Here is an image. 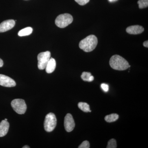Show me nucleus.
<instances>
[{"instance_id":"f257e3e1","label":"nucleus","mask_w":148,"mask_h":148,"mask_svg":"<svg viewBox=\"0 0 148 148\" xmlns=\"http://www.w3.org/2000/svg\"><path fill=\"white\" fill-rule=\"evenodd\" d=\"M110 65L112 69L117 71H124L130 67L127 60L118 55H114L111 57Z\"/></svg>"},{"instance_id":"f03ea898","label":"nucleus","mask_w":148,"mask_h":148,"mask_svg":"<svg viewBox=\"0 0 148 148\" xmlns=\"http://www.w3.org/2000/svg\"><path fill=\"white\" fill-rule=\"evenodd\" d=\"M97 37L93 35H90L82 40L79 43V47L85 52H90L94 50L98 44Z\"/></svg>"},{"instance_id":"7ed1b4c3","label":"nucleus","mask_w":148,"mask_h":148,"mask_svg":"<svg viewBox=\"0 0 148 148\" xmlns=\"http://www.w3.org/2000/svg\"><path fill=\"white\" fill-rule=\"evenodd\" d=\"M73 20V16L68 13L58 15L55 20V24L60 28H65L71 24Z\"/></svg>"},{"instance_id":"20e7f679","label":"nucleus","mask_w":148,"mask_h":148,"mask_svg":"<svg viewBox=\"0 0 148 148\" xmlns=\"http://www.w3.org/2000/svg\"><path fill=\"white\" fill-rule=\"evenodd\" d=\"M57 124V119L55 115L52 113H49L46 116L44 125L46 131L51 132L53 131Z\"/></svg>"},{"instance_id":"39448f33","label":"nucleus","mask_w":148,"mask_h":148,"mask_svg":"<svg viewBox=\"0 0 148 148\" xmlns=\"http://www.w3.org/2000/svg\"><path fill=\"white\" fill-rule=\"evenodd\" d=\"M11 105L14 110L19 114H24L27 110V105L23 99H14L12 101Z\"/></svg>"},{"instance_id":"423d86ee","label":"nucleus","mask_w":148,"mask_h":148,"mask_svg":"<svg viewBox=\"0 0 148 148\" xmlns=\"http://www.w3.org/2000/svg\"><path fill=\"white\" fill-rule=\"evenodd\" d=\"M51 57L50 51L41 52L38 56V68L41 70L45 69L48 62Z\"/></svg>"},{"instance_id":"0eeeda50","label":"nucleus","mask_w":148,"mask_h":148,"mask_svg":"<svg viewBox=\"0 0 148 148\" xmlns=\"http://www.w3.org/2000/svg\"><path fill=\"white\" fill-rule=\"evenodd\" d=\"M64 125L67 132H71L73 130L75 127V123L73 117L71 114H66L64 119Z\"/></svg>"},{"instance_id":"6e6552de","label":"nucleus","mask_w":148,"mask_h":148,"mask_svg":"<svg viewBox=\"0 0 148 148\" xmlns=\"http://www.w3.org/2000/svg\"><path fill=\"white\" fill-rule=\"evenodd\" d=\"M15 82L5 75L0 74V85L7 87H14L16 86Z\"/></svg>"},{"instance_id":"1a4fd4ad","label":"nucleus","mask_w":148,"mask_h":148,"mask_svg":"<svg viewBox=\"0 0 148 148\" xmlns=\"http://www.w3.org/2000/svg\"><path fill=\"white\" fill-rule=\"evenodd\" d=\"M15 21L13 19H9L3 21L0 24V33L8 31L14 27Z\"/></svg>"},{"instance_id":"9d476101","label":"nucleus","mask_w":148,"mask_h":148,"mask_svg":"<svg viewBox=\"0 0 148 148\" xmlns=\"http://www.w3.org/2000/svg\"><path fill=\"white\" fill-rule=\"evenodd\" d=\"M126 31L130 34H139L144 32V29L142 26L140 25H134L127 27Z\"/></svg>"},{"instance_id":"9b49d317","label":"nucleus","mask_w":148,"mask_h":148,"mask_svg":"<svg viewBox=\"0 0 148 148\" xmlns=\"http://www.w3.org/2000/svg\"><path fill=\"white\" fill-rule=\"evenodd\" d=\"M9 123L7 121H2L0 123V137H3L7 135L9 128Z\"/></svg>"},{"instance_id":"f8f14e48","label":"nucleus","mask_w":148,"mask_h":148,"mask_svg":"<svg viewBox=\"0 0 148 148\" xmlns=\"http://www.w3.org/2000/svg\"><path fill=\"white\" fill-rule=\"evenodd\" d=\"M56 67V62L54 58H51L46 66V71L47 73H51L54 71Z\"/></svg>"},{"instance_id":"ddd939ff","label":"nucleus","mask_w":148,"mask_h":148,"mask_svg":"<svg viewBox=\"0 0 148 148\" xmlns=\"http://www.w3.org/2000/svg\"><path fill=\"white\" fill-rule=\"evenodd\" d=\"M33 29L32 27H28L21 29L18 32V35L19 36H25L31 35L33 32Z\"/></svg>"},{"instance_id":"4468645a","label":"nucleus","mask_w":148,"mask_h":148,"mask_svg":"<svg viewBox=\"0 0 148 148\" xmlns=\"http://www.w3.org/2000/svg\"><path fill=\"white\" fill-rule=\"evenodd\" d=\"M119 116L116 114H112L106 116L105 118V120L107 122L112 123L116 121L118 119Z\"/></svg>"},{"instance_id":"2eb2a0df","label":"nucleus","mask_w":148,"mask_h":148,"mask_svg":"<svg viewBox=\"0 0 148 148\" xmlns=\"http://www.w3.org/2000/svg\"><path fill=\"white\" fill-rule=\"evenodd\" d=\"M78 106L79 108L81 110L85 112H91L89 105L87 103H84V102H80L78 104Z\"/></svg>"},{"instance_id":"dca6fc26","label":"nucleus","mask_w":148,"mask_h":148,"mask_svg":"<svg viewBox=\"0 0 148 148\" xmlns=\"http://www.w3.org/2000/svg\"><path fill=\"white\" fill-rule=\"evenodd\" d=\"M91 75V73L89 72H84L82 73V75L81 77L83 80L86 82H90V77Z\"/></svg>"},{"instance_id":"f3484780","label":"nucleus","mask_w":148,"mask_h":148,"mask_svg":"<svg viewBox=\"0 0 148 148\" xmlns=\"http://www.w3.org/2000/svg\"><path fill=\"white\" fill-rule=\"evenodd\" d=\"M138 3L140 9L145 8L148 6V0H139Z\"/></svg>"},{"instance_id":"a211bd4d","label":"nucleus","mask_w":148,"mask_h":148,"mask_svg":"<svg viewBox=\"0 0 148 148\" xmlns=\"http://www.w3.org/2000/svg\"><path fill=\"white\" fill-rule=\"evenodd\" d=\"M116 142L115 139H112L109 140L107 145V148H116Z\"/></svg>"},{"instance_id":"6ab92c4d","label":"nucleus","mask_w":148,"mask_h":148,"mask_svg":"<svg viewBox=\"0 0 148 148\" xmlns=\"http://www.w3.org/2000/svg\"><path fill=\"white\" fill-rule=\"evenodd\" d=\"M79 148H90V144L88 141H84L78 147Z\"/></svg>"},{"instance_id":"aec40b11","label":"nucleus","mask_w":148,"mask_h":148,"mask_svg":"<svg viewBox=\"0 0 148 148\" xmlns=\"http://www.w3.org/2000/svg\"><path fill=\"white\" fill-rule=\"evenodd\" d=\"M77 3L81 5H84L87 4L90 0H75Z\"/></svg>"},{"instance_id":"412c9836","label":"nucleus","mask_w":148,"mask_h":148,"mask_svg":"<svg viewBox=\"0 0 148 148\" xmlns=\"http://www.w3.org/2000/svg\"><path fill=\"white\" fill-rule=\"evenodd\" d=\"M101 88L103 89V91H105V92H107L108 91L109 89L108 85L106 84H101Z\"/></svg>"},{"instance_id":"4be33fe9","label":"nucleus","mask_w":148,"mask_h":148,"mask_svg":"<svg viewBox=\"0 0 148 148\" xmlns=\"http://www.w3.org/2000/svg\"><path fill=\"white\" fill-rule=\"evenodd\" d=\"M143 45L145 46V47L148 48V40L146 41L145 42L143 43Z\"/></svg>"},{"instance_id":"5701e85b","label":"nucleus","mask_w":148,"mask_h":148,"mask_svg":"<svg viewBox=\"0 0 148 148\" xmlns=\"http://www.w3.org/2000/svg\"><path fill=\"white\" fill-rule=\"evenodd\" d=\"M3 65V60L0 58V68L2 67Z\"/></svg>"},{"instance_id":"b1692460","label":"nucleus","mask_w":148,"mask_h":148,"mask_svg":"<svg viewBox=\"0 0 148 148\" xmlns=\"http://www.w3.org/2000/svg\"><path fill=\"white\" fill-rule=\"evenodd\" d=\"M23 148H30V147H29V146H27V145H25L24 146V147H22Z\"/></svg>"},{"instance_id":"393cba45","label":"nucleus","mask_w":148,"mask_h":148,"mask_svg":"<svg viewBox=\"0 0 148 148\" xmlns=\"http://www.w3.org/2000/svg\"><path fill=\"white\" fill-rule=\"evenodd\" d=\"M109 1L111 2H112L115 1H117V0H109Z\"/></svg>"},{"instance_id":"a878e982","label":"nucleus","mask_w":148,"mask_h":148,"mask_svg":"<svg viewBox=\"0 0 148 148\" xmlns=\"http://www.w3.org/2000/svg\"><path fill=\"white\" fill-rule=\"evenodd\" d=\"M5 120V121H7L8 120V119H4Z\"/></svg>"}]
</instances>
